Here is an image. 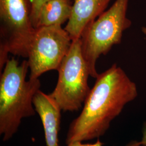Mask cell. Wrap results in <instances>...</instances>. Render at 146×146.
<instances>
[{
	"instance_id": "cell-1",
	"label": "cell",
	"mask_w": 146,
	"mask_h": 146,
	"mask_svg": "<svg viewBox=\"0 0 146 146\" xmlns=\"http://www.w3.org/2000/svg\"><path fill=\"white\" fill-rule=\"evenodd\" d=\"M138 95L135 82L117 65L99 74L82 110L69 127L66 143L99 138L125 107Z\"/></svg>"
},
{
	"instance_id": "cell-2",
	"label": "cell",
	"mask_w": 146,
	"mask_h": 146,
	"mask_svg": "<svg viewBox=\"0 0 146 146\" xmlns=\"http://www.w3.org/2000/svg\"><path fill=\"white\" fill-rule=\"evenodd\" d=\"M27 60L20 63L14 58L8 59L0 79V135L7 141L15 134L23 119L33 116L36 110L33 99L40 90L38 78L26 80Z\"/></svg>"
},
{
	"instance_id": "cell-3",
	"label": "cell",
	"mask_w": 146,
	"mask_h": 146,
	"mask_svg": "<svg viewBox=\"0 0 146 146\" xmlns=\"http://www.w3.org/2000/svg\"><path fill=\"white\" fill-rule=\"evenodd\" d=\"M129 0H116L84 31L80 37L81 49L90 76L96 78L99 74L96 63L115 45L120 44L124 31L131 26L127 17Z\"/></svg>"
},
{
	"instance_id": "cell-4",
	"label": "cell",
	"mask_w": 146,
	"mask_h": 146,
	"mask_svg": "<svg viewBox=\"0 0 146 146\" xmlns=\"http://www.w3.org/2000/svg\"><path fill=\"white\" fill-rule=\"evenodd\" d=\"M31 0H0V69L10 53L28 57L35 29L31 20Z\"/></svg>"
},
{
	"instance_id": "cell-5",
	"label": "cell",
	"mask_w": 146,
	"mask_h": 146,
	"mask_svg": "<svg viewBox=\"0 0 146 146\" xmlns=\"http://www.w3.org/2000/svg\"><path fill=\"white\" fill-rule=\"evenodd\" d=\"M58 71L57 84L49 94L62 111H78L82 107L91 89L88 82L90 75L82 52L80 38L73 40Z\"/></svg>"
},
{
	"instance_id": "cell-6",
	"label": "cell",
	"mask_w": 146,
	"mask_h": 146,
	"mask_svg": "<svg viewBox=\"0 0 146 146\" xmlns=\"http://www.w3.org/2000/svg\"><path fill=\"white\" fill-rule=\"evenodd\" d=\"M72 42L68 32L61 26L36 28L28 52L29 78H38L48 71L58 70Z\"/></svg>"
},
{
	"instance_id": "cell-7",
	"label": "cell",
	"mask_w": 146,
	"mask_h": 146,
	"mask_svg": "<svg viewBox=\"0 0 146 146\" xmlns=\"http://www.w3.org/2000/svg\"><path fill=\"white\" fill-rule=\"evenodd\" d=\"M111 0H73L72 14L64 29L72 40L80 38L84 31L106 11Z\"/></svg>"
},
{
	"instance_id": "cell-8",
	"label": "cell",
	"mask_w": 146,
	"mask_h": 146,
	"mask_svg": "<svg viewBox=\"0 0 146 146\" xmlns=\"http://www.w3.org/2000/svg\"><path fill=\"white\" fill-rule=\"evenodd\" d=\"M33 104L42 122L46 146H60L58 134L62 110L50 94L41 90L35 95Z\"/></svg>"
},
{
	"instance_id": "cell-9",
	"label": "cell",
	"mask_w": 146,
	"mask_h": 146,
	"mask_svg": "<svg viewBox=\"0 0 146 146\" xmlns=\"http://www.w3.org/2000/svg\"><path fill=\"white\" fill-rule=\"evenodd\" d=\"M73 0H50L42 7L40 12L37 28L62 26L69 20L72 14Z\"/></svg>"
},
{
	"instance_id": "cell-10",
	"label": "cell",
	"mask_w": 146,
	"mask_h": 146,
	"mask_svg": "<svg viewBox=\"0 0 146 146\" xmlns=\"http://www.w3.org/2000/svg\"><path fill=\"white\" fill-rule=\"evenodd\" d=\"M49 1L50 0H31V22L35 29L36 28L38 17L42 7Z\"/></svg>"
},
{
	"instance_id": "cell-11",
	"label": "cell",
	"mask_w": 146,
	"mask_h": 146,
	"mask_svg": "<svg viewBox=\"0 0 146 146\" xmlns=\"http://www.w3.org/2000/svg\"><path fill=\"white\" fill-rule=\"evenodd\" d=\"M66 146H104V143L99 139H98L94 143H83L81 141H75L67 144ZM125 146H142V145L140 141L133 140L129 142Z\"/></svg>"
},
{
	"instance_id": "cell-12",
	"label": "cell",
	"mask_w": 146,
	"mask_h": 146,
	"mask_svg": "<svg viewBox=\"0 0 146 146\" xmlns=\"http://www.w3.org/2000/svg\"><path fill=\"white\" fill-rule=\"evenodd\" d=\"M142 136L141 142L142 146H146V121H145L142 127Z\"/></svg>"
},
{
	"instance_id": "cell-13",
	"label": "cell",
	"mask_w": 146,
	"mask_h": 146,
	"mask_svg": "<svg viewBox=\"0 0 146 146\" xmlns=\"http://www.w3.org/2000/svg\"><path fill=\"white\" fill-rule=\"evenodd\" d=\"M142 31L145 35H146V27H143L142 28Z\"/></svg>"
}]
</instances>
